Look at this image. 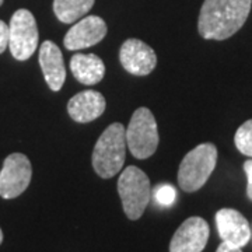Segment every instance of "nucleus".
Listing matches in <instances>:
<instances>
[{
  "mask_svg": "<svg viewBox=\"0 0 252 252\" xmlns=\"http://www.w3.org/2000/svg\"><path fill=\"white\" fill-rule=\"evenodd\" d=\"M252 0H205L198 31L205 39L224 41L241 30L250 16Z\"/></svg>",
  "mask_w": 252,
  "mask_h": 252,
  "instance_id": "obj_1",
  "label": "nucleus"
},
{
  "mask_svg": "<svg viewBox=\"0 0 252 252\" xmlns=\"http://www.w3.org/2000/svg\"><path fill=\"white\" fill-rule=\"evenodd\" d=\"M126 147V127L119 122L111 124L99 136L93 150L91 162L98 177L108 180L122 171Z\"/></svg>",
  "mask_w": 252,
  "mask_h": 252,
  "instance_id": "obj_2",
  "label": "nucleus"
},
{
  "mask_svg": "<svg viewBox=\"0 0 252 252\" xmlns=\"http://www.w3.org/2000/svg\"><path fill=\"white\" fill-rule=\"evenodd\" d=\"M217 164V147L213 143H202L192 149L180 164L178 185L185 192H196L202 188Z\"/></svg>",
  "mask_w": 252,
  "mask_h": 252,
  "instance_id": "obj_3",
  "label": "nucleus"
},
{
  "mask_svg": "<svg viewBox=\"0 0 252 252\" xmlns=\"http://www.w3.org/2000/svg\"><path fill=\"white\" fill-rule=\"evenodd\" d=\"M117 187L127 219H140L152 199V185L149 177L140 168L129 165L121 172Z\"/></svg>",
  "mask_w": 252,
  "mask_h": 252,
  "instance_id": "obj_4",
  "label": "nucleus"
},
{
  "mask_svg": "<svg viewBox=\"0 0 252 252\" xmlns=\"http://www.w3.org/2000/svg\"><path fill=\"white\" fill-rule=\"evenodd\" d=\"M158 127L153 112L140 107L133 112L126 127V144L129 152L139 160L152 157L158 147Z\"/></svg>",
  "mask_w": 252,
  "mask_h": 252,
  "instance_id": "obj_5",
  "label": "nucleus"
},
{
  "mask_svg": "<svg viewBox=\"0 0 252 252\" xmlns=\"http://www.w3.org/2000/svg\"><path fill=\"white\" fill-rule=\"evenodd\" d=\"M38 27L34 14L26 9L17 10L9 24V49L17 61L30 59L38 48Z\"/></svg>",
  "mask_w": 252,
  "mask_h": 252,
  "instance_id": "obj_6",
  "label": "nucleus"
},
{
  "mask_svg": "<svg viewBox=\"0 0 252 252\" xmlns=\"http://www.w3.org/2000/svg\"><path fill=\"white\" fill-rule=\"evenodd\" d=\"M32 177V167L27 156L13 153L3 162L0 171V196L14 199L28 188Z\"/></svg>",
  "mask_w": 252,
  "mask_h": 252,
  "instance_id": "obj_7",
  "label": "nucleus"
},
{
  "mask_svg": "<svg viewBox=\"0 0 252 252\" xmlns=\"http://www.w3.org/2000/svg\"><path fill=\"white\" fill-rule=\"evenodd\" d=\"M119 61L126 72L133 76H147L157 66V55L152 46L137 38H129L119 49Z\"/></svg>",
  "mask_w": 252,
  "mask_h": 252,
  "instance_id": "obj_8",
  "label": "nucleus"
},
{
  "mask_svg": "<svg viewBox=\"0 0 252 252\" xmlns=\"http://www.w3.org/2000/svg\"><path fill=\"white\" fill-rule=\"evenodd\" d=\"M210 228L205 219L189 217L178 227L170 243V252H202L206 247Z\"/></svg>",
  "mask_w": 252,
  "mask_h": 252,
  "instance_id": "obj_9",
  "label": "nucleus"
},
{
  "mask_svg": "<svg viewBox=\"0 0 252 252\" xmlns=\"http://www.w3.org/2000/svg\"><path fill=\"white\" fill-rule=\"evenodd\" d=\"M107 24L98 16L80 18L64 35L63 45L69 51H80L84 48L97 45L107 35Z\"/></svg>",
  "mask_w": 252,
  "mask_h": 252,
  "instance_id": "obj_10",
  "label": "nucleus"
},
{
  "mask_svg": "<svg viewBox=\"0 0 252 252\" xmlns=\"http://www.w3.org/2000/svg\"><path fill=\"white\" fill-rule=\"evenodd\" d=\"M216 225L224 243L243 248L251 240V227L245 217L235 209H220L216 213Z\"/></svg>",
  "mask_w": 252,
  "mask_h": 252,
  "instance_id": "obj_11",
  "label": "nucleus"
},
{
  "mask_svg": "<svg viewBox=\"0 0 252 252\" xmlns=\"http://www.w3.org/2000/svg\"><path fill=\"white\" fill-rule=\"evenodd\" d=\"M107 107L104 95L95 90H86L73 95L67 102V112L74 122L89 124L99 118Z\"/></svg>",
  "mask_w": 252,
  "mask_h": 252,
  "instance_id": "obj_12",
  "label": "nucleus"
},
{
  "mask_svg": "<svg viewBox=\"0 0 252 252\" xmlns=\"http://www.w3.org/2000/svg\"><path fill=\"white\" fill-rule=\"evenodd\" d=\"M38 59L48 87L52 91L61 90L66 80V69L61 48L52 41H44L39 46Z\"/></svg>",
  "mask_w": 252,
  "mask_h": 252,
  "instance_id": "obj_13",
  "label": "nucleus"
},
{
  "mask_svg": "<svg viewBox=\"0 0 252 252\" xmlns=\"http://www.w3.org/2000/svg\"><path fill=\"white\" fill-rule=\"evenodd\" d=\"M70 70L79 83L93 86L104 79L105 64L95 54H76L70 59Z\"/></svg>",
  "mask_w": 252,
  "mask_h": 252,
  "instance_id": "obj_14",
  "label": "nucleus"
},
{
  "mask_svg": "<svg viewBox=\"0 0 252 252\" xmlns=\"http://www.w3.org/2000/svg\"><path fill=\"white\" fill-rule=\"evenodd\" d=\"M95 0H54V13L63 24H73L86 17Z\"/></svg>",
  "mask_w": 252,
  "mask_h": 252,
  "instance_id": "obj_15",
  "label": "nucleus"
},
{
  "mask_svg": "<svg viewBox=\"0 0 252 252\" xmlns=\"http://www.w3.org/2000/svg\"><path fill=\"white\" fill-rule=\"evenodd\" d=\"M234 143L240 153L252 157V119H248L237 129Z\"/></svg>",
  "mask_w": 252,
  "mask_h": 252,
  "instance_id": "obj_16",
  "label": "nucleus"
},
{
  "mask_svg": "<svg viewBox=\"0 0 252 252\" xmlns=\"http://www.w3.org/2000/svg\"><path fill=\"white\" fill-rule=\"evenodd\" d=\"M154 199L161 206H171L177 199V190L168 184H162L154 189Z\"/></svg>",
  "mask_w": 252,
  "mask_h": 252,
  "instance_id": "obj_17",
  "label": "nucleus"
},
{
  "mask_svg": "<svg viewBox=\"0 0 252 252\" xmlns=\"http://www.w3.org/2000/svg\"><path fill=\"white\" fill-rule=\"evenodd\" d=\"M9 48V24L0 20V54Z\"/></svg>",
  "mask_w": 252,
  "mask_h": 252,
  "instance_id": "obj_18",
  "label": "nucleus"
},
{
  "mask_svg": "<svg viewBox=\"0 0 252 252\" xmlns=\"http://www.w3.org/2000/svg\"><path fill=\"white\" fill-rule=\"evenodd\" d=\"M244 171L247 175V196L250 200H252V160H247L244 162Z\"/></svg>",
  "mask_w": 252,
  "mask_h": 252,
  "instance_id": "obj_19",
  "label": "nucleus"
},
{
  "mask_svg": "<svg viewBox=\"0 0 252 252\" xmlns=\"http://www.w3.org/2000/svg\"><path fill=\"white\" fill-rule=\"evenodd\" d=\"M216 252H243L241 248H238V247H234V245H230V244L223 243L219 245V248L216 250Z\"/></svg>",
  "mask_w": 252,
  "mask_h": 252,
  "instance_id": "obj_20",
  "label": "nucleus"
},
{
  "mask_svg": "<svg viewBox=\"0 0 252 252\" xmlns=\"http://www.w3.org/2000/svg\"><path fill=\"white\" fill-rule=\"evenodd\" d=\"M3 243V231H1V228H0V244Z\"/></svg>",
  "mask_w": 252,
  "mask_h": 252,
  "instance_id": "obj_21",
  "label": "nucleus"
},
{
  "mask_svg": "<svg viewBox=\"0 0 252 252\" xmlns=\"http://www.w3.org/2000/svg\"><path fill=\"white\" fill-rule=\"evenodd\" d=\"M1 4H3V0H0V6H1Z\"/></svg>",
  "mask_w": 252,
  "mask_h": 252,
  "instance_id": "obj_22",
  "label": "nucleus"
}]
</instances>
